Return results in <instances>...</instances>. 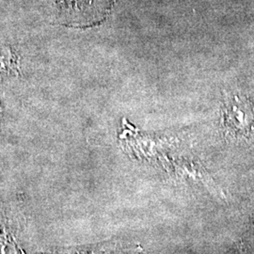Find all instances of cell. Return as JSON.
<instances>
[{"label": "cell", "instance_id": "cell-3", "mask_svg": "<svg viewBox=\"0 0 254 254\" xmlns=\"http://www.w3.org/2000/svg\"><path fill=\"white\" fill-rule=\"evenodd\" d=\"M12 66V56L9 48L0 45V72L8 71Z\"/></svg>", "mask_w": 254, "mask_h": 254}, {"label": "cell", "instance_id": "cell-2", "mask_svg": "<svg viewBox=\"0 0 254 254\" xmlns=\"http://www.w3.org/2000/svg\"><path fill=\"white\" fill-rule=\"evenodd\" d=\"M222 127L230 136L247 137L254 128V106L242 96L226 99L222 108Z\"/></svg>", "mask_w": 254, "mask_h": 254}, {"label": "cell", "instance_id": "cell-1", "mask_svg": "<svg viewBox=\"0 0 254 254\" xmlns=\"http://www.w3.org/2000/svg\"><path fill=\"white\" fill-rule=\"evenodd\" d=\"M112 0H48L59 16L67 23L87 25L101 21Z\"/></svg>", "mask_w": 254, "mask_h": 254}]
</instances>
